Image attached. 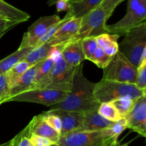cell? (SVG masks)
Listing matches in <instances>:
<instances>
[{"label":"cell","mask_w":146,"mask_h":146,"mask_svg":"<svg viewBox=\"0 0 146 146\" xmlns=\"http://www.w3.org/2000/svg\"><path fill=\"white\" fill-rule=\"evenodd\" d=\"M83 67V63L76 67L72 86L68 96L62 102L49 107V110H64L85 113L98 109L100 104L94 94L95 84L84 76Z\"/></svg>","instance_id":"obj_1"},{"label":"cell","mask_w":146,"mask_h":146,"mask_svg":"<svg viewBox=\"0 0 146 146\" xmlns=\"http://www.w3.org/2000/svg\"><path fill=\"white\" fill-rule=\"evenodd\" d=\"M94 94L96 101L101 104L123 98L137 100L146 95V92L139 89L135 84L117 82L102 78L99 82L95 84Z\"/></svg>","instance_id":"obj_2"},{"label":"cell","mask_w":146,"mask_h":146,"mask_svg":"<svg viewBox=\"0 0 146 146\" xmlns=\"http://www.w3.org/2000/svg\"><path fill=\"white\" fill-rule=\"evenodd\" d=\"M146 50V22L130 30L118 44V51L136 68L141 61L143 53Z\"/></svg>","instance_id":"obj_3"},{"label":"cell","mask_w":146,"mask_h":146,"mask_svg":"<svg viewBox=\"0 0 146 146\" xmlns=\"http://www.w3.org/2000/svg\"><path fill=\"white\" fill-rule=\"evenodd\" d=\"M146 19V0H128L125 15L118 22L106 25L107 32L124 36L127 32L138 27Z\"/></svg>","instance_id":"obj_4"},{"label":"cell","mask_w":146,"mask_h":146,"mask_svg":"<svg viewBox=\"0 0 146 146\" xmlns=\"http://www.w3.org/2000/svg\"><path fill=\"white\" fill-rule=\"evenodd\" d=\"M118 138L113 135L110 128L101 131H76L60 137L56 143L61 146H107Z\"/></svg>","instance_id":"obj_5"},{"label":"cell","mask_w":146,"mask_h":146,"mask_svg":"<svg viewBox=\"0 0 146 146\" xmlns=\"http://www.w3.org/2000/svg\"><path fill=\"white\" fill-rule=\"evenodd\" d=\"M103 79L135 84L137 68L119 51L104 68Z\"/></svg>","instance_id":"obj_6"},{"label":"cell","mask_w":146,"mask_h":146,"mask_svg":"<svg viewBox=\"0 0 146 146\" xmlns=\"http://www.w3.org/2000/svg\"><path fill=\"white\" fill-rule=\"evenodd\" d=\"M109 17L101 7H98L82 17L81 26L75 36L70 41H78L88 37H96L108 34L106 22Z\"/></svg>","instance_id":"obj_7"},{"label":"cell","mask_w":146,"mask_h":146,"mask_svg":"<svg viewBox=\"0 0 146 146\" xmlns=\"http://www.w3.org/2000/svg\"><path fill=\"white\" fill-rule=\"evenodd\" d=\"M68 94V92L51 88H35L13 97L9 102L34 103L51 107L62 102Z\"/></svg>","instance_id":"obj_8"},{"label":"cell","mask_w":146,"mask_h":146,"mask_svg":"<svg viewBox=\"0 0 146 146\" xmlns=\"http://www.w3.org/2000/svg\"><path fill=\"white\" fill-rule=\"evenodd\" d=\"M76 67L67 64L62 57L54 61L45 88H51L70 93Z\"/></svg>","instance_id":"obj_9"},{"label":"cell","mask_w":146,"mask_h":146,"mask_svg":"<svg viewBox=\"0 0 146 146\" xmlns=\"http://www.w3.org/2000/svg\"><path fill=\"white\" fill-rule=\"evenodd\" d=\"M61 19L58 15L41 17L33 23L23 36L22 40L19 48H34L35 44L43 35L46 30L54 24L61 21Z\"/></svg>","instance_id":"obj_10"},{"label":"cell","mask_w":146,"mask_h":146,"mask_svg":"<svg viewBox=\"0 0 146 146\" xmlns=\"http://www.w3.org/2000/svg\"><path fill=\"white\" fill-rule=\"evenodd\" d=\"M127 128L146 137V95L135 101L131 112L125 117Z\"/></svg>","instance_id":"obj_11"},{"label":"cell","mask_w":146,"mask_h":146,"mask_svg":"<svg viewBox=\"0 0 146 146\" xmlns=\"http://www.w3.org/2000/svg\"><path fill=\"white\" fill-rule=\"evenodd\" d=\"M36 65L30 67L22 76L17 80V82L9 88L7 95L3 100L2 104L9 102L11 98L21 93L30 91V90L36 88Z\"/></svg>","instance_id":"obj_12"},{"label":"cell","mask_w":146,"mask_h":146,"mask_svg":"<svg viewBox=\"0 0 146 146\" xmlns=\"http://www.w3.org/2000/svg\"><path fill=\"white\" fill-rule=\"evenodd\" d=\"M81 18H71L66 21L46 43L50 46L62 45L69 42L76 36L81 26Z\"/></svg>","instance_id":"obj_13"},{"label":"cell","mask_w":146,"mask_h":146,"mask_svg":"<svg viewBox=\"0 0 146 146\" xmlns=\"http://www.w3.org/2000/svg\"><path fill=\"white\" fill-rule=\"evenodd\" d=\"M49 111L58 115L61 119L62 123L61 136L74 131L81 130L84 113L66 111L64 110H49Z\"/></svg>","instance_id":"obj_14"},{"label":"cell","mask_w":146,"mask_h":146,"mask_svg":"<svg viewBox=\"0 0 146 146\" xmlns=\"http://www.w3.org/2000/svg\"><path fill=\"white\" fill-rule=\"evenodd\" d=\"M26 128L29 134L48 138L54 143H56L61 137L58 133L50 127L43 120L41 114L34 116Z\"/></svg>","instance_id":"obj_15"},{"label":"cell","mask_w":146,"mask_h":146,"mask_svg":"<svg viewBox=\"0 0 146 146\" xmlns=\"http://www.w3.org/2000/svg\"><path fill=\"white\" fill-rule=\"evenodd\" d=\"M62 58L69 65L77 66L86 60L81 44V40L69 41L65 44L61 54Z\"/></svg>","instance_id":"obj_16"},{"label":"cell","mask_w":146,"mask_h":146,"mask_svg":"<svg viewBox=\"0 0 146 146\" xmlns=\"http://www.w3.org/2000/svg\"><path fill=\"white\" fill-rule=\"evenodd\" d=\"M114 123L101 116L98 113V109L94 110L84 114L82 126L80 131H101L110 128Z\"/></svg>","instance_id":"obj_17"},{"label":"cell","mask_w":146,"mask_h":146,"mask_svg":"<svg viewBox=\"0 0 146 146\" xmlns=\"http://www.w3.org/2000/svg\"><path fill=\"white\" fill-rule=\"evenodd\" d=\"M104 0H77L71 1L67 11L72 18H81L99 7Z\"/></svg>","instance_id":"obj_18"},{"label":"cell","mask_w":146,"mask_h":146,"mask_svg":"<svg viewBox=\"0 0 146 146\" xmlns=\"http://www.w3.org/2000/svg\"><path fill=\"white\" fill-rule=\"evenodd\" d=\"M0 14L9 21H17L19 24L28 21L30 18L28 13L16 8L4 0H0Z\"/></svg>","instance_id":"obj_19"},{"label":"cell","mask_w":146,"mask_h":146,"mask_svg":"<svg viewBox=\"0 0 146 146\" xmlns=\"http://www.w3.org/2000/svg\"><path fill=\"white\" fill-rule=\"evenodd\" d=\"M119 36L112 34H104L96 37L98 46L101 47L108 56L112 57L118 51V39Z\"/></svg>","instance_id":"obj_20"},{"label":"cell","mask_w":146,"mask_h":146,"mask_svg":"<svg viewBox=\"0 0 146 146\" xmlns=\"http://www.w3.org/2000/svg\"><path fill=\"white\" fill-rule=\"evenodd\" d=\"M54 64V61L52 59L47 58L36 64L35 78L36 88H46L48 83V76Z\"/></svg>","instance_id":"obj_21"},{"label":"cell","mask_w":146,"mask_h":146,"mask_svg":"<svg viewBox=\"0 0 146 146\" xmlns=\"http://www.w3.org/2000/svg\"><path fill=\"white\" fill-rule=\"evenodd\" d=\"M31 48H30V47L18 48L15 52L12 53L8 56L1 60L0 61V75L6 74L11 67L14 66L19 61L22 60Z\"/></svg>","instance_id":"obj_22"},{"label":"cell","mask_w":146,"mask_h":146,"mask_svg":"<svg viewBox=\"0 0 146 146\" xmlns=\"http://www.w3.org/2000/svg\"><path fill=\"white\" fill-rule=\"evenodd\" d=\"M51 48V46L45 44L40 46L31 48L23 60L28 63L31 66L36 65L38 63L48 58Z\"/></svg>","instance_id":"obj_23"},{"label":"cell","mask_w":146,"mask_h":146,"mask_svg":"<svg viewBox=\"0 0 146 146\" xmlns=\"http://www.w3.org/2000/svg\"><path fill=\"white\" fill-rule=\"evenodd\" d=\"M30 67H31V66L23 59L11 67L5 74L9 88H11Z\"/></svg>","instance_id":"obj_24"},{"label":"cell","mask_w":146,"mask_h":146,"mask_svg":"<svg viewBox=\"0 0 146 146\" xmlns=\"http://www.w3.org/2000/svg\"><path fill=\"white\" fill-rule=\"evenodd\" d=\"M98 113L111 122H117L122 118L119 112L111 102L102 103L98 108Z\"/></svg>","instance_id":"obj_25"},{"label":"cell","mask_w":146,"mask_h":146,"mask_svg":"<svg viewBox=\"0 0 146 146\" xmlns=\"http://www.w3.org/2000/svg\"><path fill=\"white\" fill-rule=\"evenodd\" d=\"M71 18H72V17H71L68 13H66L65 17H64L63 19H61V21H58V22L56 23V24L52 25L51 27H50L49 28H48L46 30L45 32L43 34V35L40 37L38 41H37L36 44H35L34 48H36V47L40 46H42L44 45V44H46V43L51 39V37H52L56 33V31H58V30L59 29L61 28V27H62V26L64 25V24H65L68 20H69Z\"/></svg>","instance_id":"obj_26"},{"label":"cell","mask_w":146,"mask_h":146,"mask_svg":"<svg viewBox=\"0 0 146 146\" xmlns=\"http://www.w3.org/2000/svg\"><path fill=\"white\" fill-rule=\"evenodd\" d=\"M136 100L129 98H123L111 101L114 106L116 108L122 118H125L133 109Z\"/></svg>","instance_id":"obj_27"},{"label":"cell","mask_w":146,"mask_h":146,"mask_svg":"<svg viewBox=\"0 0 146 146\" xmlns=\"http://www.w3.org/2000/svg\"><path fill=\"white\" fill-rule=\"evenodd\" d=\"M43 120L49 125L50 127L55 130L57 133L61 135V130H62V123L59 117L54 114L51 111H45L41 113Z\"/></svg>","instance_id":"obj_28"},{"label":"cell","mask_w":146,"mask_h":146,"mask_svg":"<svg viewBox=\"0 0 146 146\" xmlns=\"http://www.w3.org/2000/svg\"><path fill=\"white\" fill-rule=\"evenodd\" d=\"M111 58V57L106 55V54L101 47L98 46L90 61L95 64L98 68L104 69L108 64Z\"/></svg>","instance_id":"obj_29"},{"label":"cell","mask_w":146,"mask_h":146,"mask_svg":"<svg viewBox=\"0 0 146 146\" xmlns=\"http://www.w3.org/2000/svg\"><path fill=\"white\" fill-rule=\"evenodd\" d=\"M83 51L85 56L86 60H91L93 54L98 47L96 37H88L81 40Z\"/></svg>","instance_id":"obj_30"},{"label":"cell","mask_w":146,"mask_h":146,"mask_svg":"<svg viewBox=\"0 0 146 146\" xmlns=\"http://www.w3.org/2000/svg\"><path fill=\"white\" fill-rule=\"evenodd\" d=\"M135 86L141 91L146 92V58H144L137 68Z\"/></svg>","instance_id":"obj_31"},{"label":"cell","mask_w":146,"mask_h":146,"mask_svg":"<svg viewBox=\"0 0 146 146\" xmlns=\"http://www.w3.org/2000/svg\"><path fill=\"white\" fill-rule=\"evenodd\" d=\"M124 1L125 0H104L100 7L104 9L107 16L110 18L115 8Z\"/></svg>","instance_id":"obj_32"},{"label":"cell","mask_w":146,"mask_h":146,"mask_svg":"<svg viewBox=\"0 0 146 146\" xmlns=\"http://www.w3.org/2000/svg\"><path fill=\"white\" fill-rule=\"evenodd\" d=\"M111 133L115 138H118L119 135L127 128L126 121L125 118H122L119 121L115 122L111 127H110Z\"/></svg>","instance_id":"obj_33"},{"label":"cell","mask_w":146,"mask_h":146,"mask_svg":"<svg viewBox=\"0 0 146 146\" xmlns=\"http://www.w3.org/2000/svg\"><path fill=\"white\" fill-rule=\"evenodd\" d=\"M18 135L19 140L17 146H34L33 143H31V140H30V134L29 133L27 128L23 129L22 131L18 134Z\"/></svg>","instance_id":"obj_34"},{"label":"cell","mask_w":146,"mask_h":146,"mask_svg":"<svg viewBox=\"0 0 146 146\" xmlns=\"http://www.w3.org/2000/svg\"><path fill=\"white\" fill-rule=\"evenodd\" d=\"M29 138L34 146H50L54 143L48 138L34 135V134H30Z\"/></svg>","instance_id":"obj_35"},{"label":"cell","mask_w":146,"mask_h":146,"mask_svg":"<svg viewBox=\"0 0 146 146\" xmlns=\"http://www.w3.org/2000/svg\"><path fill=\"white\" fill-rule=\"evenodd\" d=\"M19 23L7 19H0V38L11 29L17 26Z\"/></svg>","instance_id":"obj_36"},{"label":"cell","mask_w":146,"mask_h":146,"mask_svg":"<svg viewBox=\"0 0 146 146\" xmlns=\"http://www.w3.org/2000/svg\"><path fill=\"white\" fill-rule=\"evenodd\" d=\"M9 90V86L7 84L5 74L0 75V105L2 104L3 100L7 95Z\"/></svg>","instance_id":"obj_37"},{"label":"cell","mask_w":146,"mask_h":146,"mask_svg":"<svg viewBox=\"0 0 146 146\" xmlns=\"http://www.w3.org/2000/svg\"><path fill=\"white\" fill-rule=\"evenodd\" d=\"M71 0H57L55 2L56 7L58 12L68 11L70 8Z\"/></svg>","instance_id":"obj_38"},{"label":"cell","mask_w":146,"mask_h":146,"mask_svg":"<svg viewBox=\"0 0 146 146\" xmlns=\"http://www.w3.org/2000/svg\"><path fill=\"white\" fill-rule=\"evenodd\" d=\"M18 140H19V135L17 134L13 139L8 142V146H17L18 144Z\"/></svg>","instance_id":"obj_39"},{"label":"cell","mask_w":146,"mask_h":146,"mask_svg":"<svg viewBox=\"0 0 146 146\" xmlns=\"http://www.w3.org/2000/svg\"><path fill=\"white\" fill-rule=\"evenodd\" d=\"M120 145V143L118 141V139H115L111 141L107 146H118Z\"/></svg>","instance_id":"obj_40"},{"label":"cell","mask_w":146,"mask_h":146,"mask_svg":"<svg viewBox=\"0 0 146 146\" xmlns=\"http://www.w3.org/2000/svg\"><path fill=\"white\" fill-rule=\"evenodd\" d=\"M56 1L57 0H48V1H47V4H48V6H50V7H51V6L54 5ZM77 1V0H71V1Z\"/></svg>","instance_id":"obj_41"},{"label":"cell","mask_w":146,"mask_h":146,"mask_svg":"<svg viewBox=\"0 0 146 146\" xmlns=\"http://www.w3.org/2000/svg\"><path fill=\"white\" fill-rule=\"evenodd\" d=\"M0 146H8V142L0 144Z\"/></svg>","instance_id":"obj_42"},{"label":"cell","mask_w":146,"mask_h":146,"mask_svg":"<svg viewBox=\"0 0 146 146\" xmlns=\"http://www.w3.org/2000/svg\"><path fill=\"white\" fill-rule=\"evenodd\" d=\"M0 19H6L4 17H3L2 15H1V14H0ZM7 20H8V19H7Z\"/></svg>","instance_id":"obj_43"},{"label":"cell","mask_w":146,"mask_h":146,"mask_svg":"<svg viewBox=\"0 0 146 146\" xmlns=\"http://www.w3.org/2000/svg\"><path fill=\"white\" fill-rule=\"evenodd\" d=\"M50 146H61V145H58V143H53L52 145H51Z\"/></svg>","instance_id":"obj_44"},{"label":"cell","mask_w":146,"mask_h":146,"mask_svg":"<svg viewBox=\"0 0 146 146\" xmlns=\"http://www.w3.org/2000/svg\"><path fill=\"white\" fill-rule=\"evenodd\" d=\"M128 143H125V144H123V145H119L118 146H128Z\"/></svg>","instance_id":"obj_45"}]
</instances>
